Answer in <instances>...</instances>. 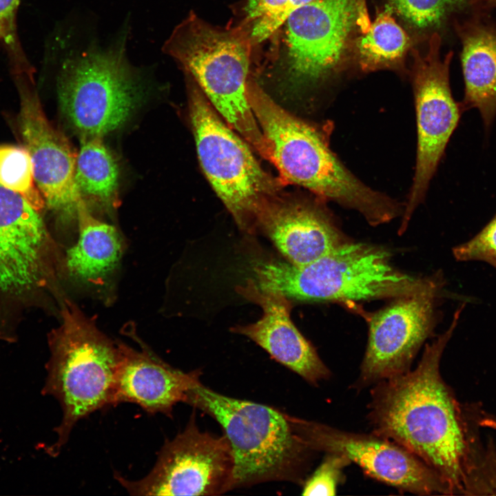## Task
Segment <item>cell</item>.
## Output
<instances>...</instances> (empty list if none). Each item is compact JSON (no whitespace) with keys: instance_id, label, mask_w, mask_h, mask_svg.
<instances>
[{"instance_id":"1","label":"cell","mask_w":496,"mask_h":496,"mask_svg":"<svg viewBox=\"0 0 496 496\" xmlns=\"http://www.w3.org/2000/svg\"><path fill=\"white\" fill-rule=\"evenodd\" d=\"M462 308L447 330L426 345L414 369L372 386L367 418L372 432L402 446L434 471L450 495H483L491 448L479 446L440 369Z\"/></svg>"},{"instance_id":"2","label":"cell","mask_w":496,"mask_h":496,"mask_svg":"<svg viewBox=\"0 0 496 496\" xmlns=\"http://www.w3.org/2000/svg\"><path fill=\"white\" fill-rule=\"evenodd\" d=\"M247 94L269 147V159L285 180L358 211L372 226L402 214L396 200L349 171L316 127L284 110L253 81H248Z\"/></svg>"},{"instance_id":"3","label":"cell","mask_w":496,"mask_h":496,"mask_svg":"<svg viewBox=\"0 0 496 496\" xmlns=\"http://www.w3.org/2000/svg\"><path fill=\"white\" fill-rule=\"evenodd\" d=\"M254 280L291 300L355 302L398 298L442 288L440 276L420 278L398 270L379 246L347 241L309 264L277 258L254 261Z\"/></svg>"},{"instance_id":"4","label":"cell","mask_w":496,"mask_h":496,"mask_svg":"<svg viewBox=\"0 0 496 496\" xmlns=\"http://www.w3.org/2000/svg\"><path fill=\"white\" fill-rule=\"evenodd\" d=\"M185 403L221 426L234 456L233 489L271 482L303 484L318 452L295 433L288 414L223 395L201 382Z\"/></svg>"},{"instance_id":"5","label":"cell","mask_w":496,"mask_h":496,"mask_svg":"<svg viewBox=\"0 0 496 496\" xmlns=\"http://www.w3.org/2000/svg\"><path fill=\"white\" fill-rule=\"evenodd\" d=\"M61 325L49 335L50 357L41 393L54 397L63 412L54 431L57 440L45 451L56 456L75 424L92 413L114 406L120 352L72 302L65 300Z\"/></svg>"},{"instance_id":"6","label":"cell","mask_w":496,"mask_h":496,"mask_svg":"<svg viewBox=\"0 0 496 496\" xmlns=\"http://www.w3.org/2000/svg\"><path fill=\"white\" fill-rule=\"evenodd\" d=\"M250 32L243 26H214L192 12L174 28L163 51L194 79L227 123L269 159L247 94Z\"/></svg>"},{"instance_id":"7","label":"cell","mask_w":496,"mask_h":496,"mask_svg":"<svg viewBox=\"0 0 496 496\" xmlns=\"http://www.w3.org/2000/svg\"><path fill=\"white\" fill-rule=\"evenodd\" d=\"M189 88L190 117L201 167L238 226L253 233L260 211L278 196V184L218 116L199 86L192 83Z\"/></svg>"},{"instance_id":"8","label":"cell","mask_w":496,"mask_h":496,"mask_svg":"<svg viewBox=\"0 0 496 496\" xmlns=\"http://www.w3.org/2000/svg\"><path fill=\"white\" fill-rule=\"evenodd\" d=\"M127 61L121 44L64 60L57 83L59 105L82 137H103L116 130L139 105L143 89Z\"/></svg>"},{"instance_id":"9","label":"cell","mask_w":496,"mask_h":496,"mask_svg":"<svg viewBox=\"0 0 496 496\" xmlns=\"http://www.w3.org/2000/svg\"><path fill=\"white\" fill-rule=\"evenodd\" d=\"M196 409L180 433L167 440L143 478L130 481L114 473L132 495H219L233 490L234 461L227 437L201 431Z\"/></svg>"},{"instance_id":"10","label":"cell","mask_w":496,"mask_h":496,"mask_svg":"<svg viewBox=\"0 0 496 496\" xmlns=\"http://www.w3.org/2000/svg\"><path fill=\"white\" fill-rule=\"evenodd\" d=\"M285 23L289 74L297 86L316 85L337 72L356 34L371 24L365 0H313Z\"/></svg>"},{"instance_id":"11","label":"cell","mask_w":496,"mask_h":496,"mask_svg":"<svg viewBox=\"0 0 496 496\" xmlns=\"http://www.w3.org/2000/svg\"><path fill=\"white\" fill-rule=\"evenodd\" d=\"M441 39L434 32L423 55L413 50V83L417 127V151L413 185L404 207L399 233L402 234L416 207L423 201L448 142L457 127L461 104L451 94L449 65L453 52L443 59Z\"/></svg>"},{"instance_id":"12","label":"cell","mask_w":496,"mask_h":496,"mask_svg":"<svg viewBox=\"0 0 496 496\" xmlns=\"http://www.w3.org/2000/svg\"><path fill=\"white\" fill-rule=\"evenodd\" d=\"M295 433L316 452L344 455L369 476L399 490L419 495H449L438 475L408 450L371 433L341 430L289 415Z\"/></svg>"},{"instance_id":"13","label":"cell","mask_w":496,"mask_h":496,"mask_svg":"<svg viewBox=\"0 0 496 496\" xmlns=\"http://www.w3.org/2000/svg\"><path fill=\"white\" fill-rule=\"evenodd\" d=\"M441 290L396 298L370 316L366 349L353 389L361 391L411 369L418 351L433 330L435 303Z\"/></svg>"},{"instance_id":"14","label":"cell","mask_w":496,"mask_h":496,"mask_svg":"<svg viewBox=\"0 0 496 496\" xmlns=\"http://www.w3.org/2000/svg\"><path fill=\"white\" fill-rule=\"evenodd\" d=\"M18 77V129L31 158L37 186L45 206L58 218H76L82 197L75 182L76 154L50 123L34 90L21 75Z\"/></svg>"},{"instance_id":"15","label":"cell","mask_w":496,"mask_h":496,"mask_svg":"<svg viewBox=\"0 0 496 496\" xmlns=\"http://www.w3.org/2000/svg\"><path fill=\"white\" fill-rule=\"evenodd\" d=\"M236 290L259 305L262 315L254 323L231 327V332L247 337L271 358L313 386L329 379L331 371L291 320V299L280 291L259 286L251 278Z\"/></svg>"},{"instance_id":"16","label":"cell","mask_w":496,"mask_h":496,"mask_svg":"<svg viewBox=\"0 0 496 496\" xmlns=\"http://www.w3.org/2000/svg\"><path fill=\"white\" fill-rule=\"evenodd\" d=\"M261 230L288 262H312L349 241L329 211L320 204L278 196L260 211L256 230Z\"/></svg>"},{"instance_id":"17","label":"cell","mask_w":496,"mask_h":496,"mask_svg":"<svg viewBox=\"0 0 496 496\" xmlns=\"http://www.w3.org/2000/svg\"><path fill=\"white\" fill-rule=\"evenodd\" d=\"M117 344L120 360L114 406L134 403L149 414L172 417L174 406L185 403L188 391L200 382V369L186 373L175 369L142 342L140 351L121 342Z\"/></svg>"},{"instance_id":"18","label":"cell","mask_w":496,"mask_h":496,"mask_svg":"<svg viewBox=\"0 0 496 496\" xmlns=\"http://www.w3.org/2000/svg\"><path fill=\"white\" fill-rule=\"evenodd\" d=\"M78 238L65 254L63 267L77 286L96 292L109 287L123 253L115 227L95 218L81 197L77 204Z\"/></svg>"},{"instance_id":"19","label":"cell","mask_w":496,"mask_h":496,"mask_svg":"<svg viewBox=\"0 0 496 496\" xmlns=\"http://www.w3.org/2000/svg\"><path fill=\"white\" fill-rule=\"evenodd\" d=\"M465 83L463 110L477 109L488 132L496 116V25L480 17L457 24Z\"/></svg>"},{"instance_id":"20","label":"cell","mask_w":496,"mask_h":496,"mask_svg":"<svg viewBox=\"0 0 496 496\" xmlns=\"http://www.w3.org/2000/svg\"><path fill=\"white\" fill-rule=\"evenodd\" d=\"M103 137H82L76 153L75 182L82 196L107 207L118 200V169Z\"/></svg>"},{"instance_id":"21","label":"cell","mask_w":496,"mask_h":496,"mask_svg":"<svg viewBox=\"0 0 496 496\" xmlns=\"http://www.w3.org/2000/svg\"><path fill=\"white\" fill-rule=\"evenodd\" d=\"M355 45L360 68L371 72L400 65L410 46V39L387 10L361 33Z\"/></svg>"},{"instance_id":"22","label":"cell","mask_w":496,"mask_h":496,"mask_svg":"<svg viewBox=\"0 0 496 496\" xmlns=\"http://www.w3.org/2000/svg\"><path fill=\"white\" fill-rule=\"evenodd\" d=\"M0 184L39 212L45 206L35 183L30 156L23 146L0 145Z\"/></svg>"},{"instance_id":"23","label":"cell","mask_w":496,"mask_h":496,"mask_svg":"<svg viewBox=\"0 0 496 496\" xmlns=\"http://www.w3.org/2000/svg\"><path fill=\"white\" fill-rule=\"evenodd\" d=\"M390 8L409 25L420 30H433L451 17L471 6L475 0H390Z\"/></svg>"},{"instance_id":"24","label":"cell","mask_w":496,"mask_h":496,"mask_svg":"<svg viewBox=\"0 0 496 496\" xmlns=\"http://www.w3.org/2000/svg\"><path fill=\"white\" fill-rule=\"evenodd\" d=\"M325 454L320 464L302 485V495H335L344 480V470L351 463L350 460L340 454Z\"/></svg>"},{"instance_id":"25","label":"cell","mask_w":496,"mask_h":496,"mask_svg":"<svg viewBox=\"0 0 496 496\" xmlns=\"http://www.w3.org/2000/svg\"><path fill=\"white\" fill-rule=\"evenodd\" d=\"M34 211L21 196L0 184V243L12 238Z\"/></svg>"},{"instance_id":"26","label":"cell","mask_w":496,"mask_h":496,"mask_svg":"<svg viewBox=\"0 0 496 496\" xmlns=\"http://www.w3.org/2000/svg\"><path fill=\"white\" fill-rule=\"evenodd\" d=\"M459 261L478 260L496 268V214L473 238L453 249Z\"/></svg>"},{"instance_id":"27","label":"cell","mask_w":496,"mask_h":496,"mask_svg":"<svg viewBox=\"0 0 496 496\" xmlns=\"http://www.w3.org/2000/svg\"><path fill=\"white\" fill-rule=\"evenodd\" d=\"M20 0H0V41L6 46L17 71L30 68L23 53L17 32V14Z\"/></svg>"},{"instance_id":"28","label":"cell","mask_w":496,"mask_h":496,"mask_svg":"<svg viewBox=\"0 0 496 496\" xmlns=\"http://www.w3.org/2000/svg\"><path fill=\"white\" fill-rule=\"evenodd\" d=\"M312 1L313 0H287L286 5L278 13L254 21L250 33L252 42L259 43L267 39L285 23L293 10Z\"/></svg>"},{"instance_id":"29","label":"cell","mask_w":496,"mask_h":496,"mask_svg":"<svg viewBox=\"0 0 496 496\" xmlns=\"http://www.w3.org/2000/svg\"><path fill=\"white\" fill-rule=\"evenodd\" d=\"M287 0H248L245 13L248 21L268 17L280 12Z\"/></svg>"},{"instance_id":"30","label":"cell","mask_w":496,"mask_h":496,"mask_svg":"<svg viewBox=\"0 0 496 496\" xmlns=\"http://www.w3.org/2000/svg\"><path fill=\"white\" fill-rule=\"evenodd\" d=\"M475 6H483L484 8H496V0H475Z\"/></svg>"}]
</instances>
